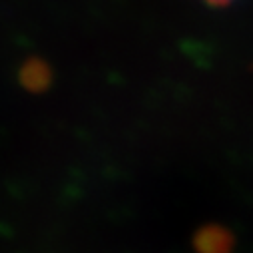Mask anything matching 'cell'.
Masks as SVG:
<instances>
[{
    "label": "cell",
    "instance_id": "obj_1",
    "mask_svg": "<svg viewBox=\"0 0 253 253\" xmlns=\"http://www.w3.org/2000/svg\"><path fill=\"white\" fill-rule=\"evenodd\" d=\"M235 247L233 233L217 223L204 225L194 235V249L196 253H231Z\"/></svg>",
    "mask_w": 253,
    "mask_h": 253
},
{
    "label": "cell",
    "instance_id": "obj_2",
    "mask_svg": "<svg viewBox=\"0 0 253 253\" xmlns=\"http://www.w3.org/2000/svg\"><path fill=\"white\" fill-rule=\"evenodd\" d=\"M206 2H210V4H229L231 2V0H206Z\"/></svg>",
    "mask_w": 253,
    "mask_h": 253
}]
</instances>
